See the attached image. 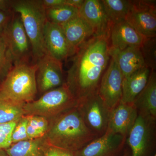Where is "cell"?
I'll return each instance as SVG.
<instances>
[{
    "label": "cell",
    "instance_id": "cell-1",
    "mask_svg": "<svg viewBox=\"0 0 156 156\" xmlns=\"http://www.w3.org/2000/svg\"><path fill=\"white\" fill-rule=\"evenodd\" d=\"M109 42L107 37L93 36L73 56L65 83L78 102L98 92L110 57Z\"/></svg>",
    "mask_w": 156,
    "mask_h": 156
},
{
    "label": "cell",
    "instance_id": "cell-2",
    "mask_svg": "<svg viewBox=\"0 0 156 156\" xmlns=\"http://www.w3.org/2000/svg\"><path fill=\"white\" fill-rule=\"evenodd\" d=\"M49 120L45 136L51 146L74 152L97 138L85 124L78 105Z\"/></svg>",
    "mask_w": 156,
    "mask_h": 156
},
{
    "label": "cell",
    "instance_id": "cell-3",
    "mask_svg": "<svg viewBox=\"0 0 156 156\" xmlns=\"http://www.w3.org/2000/svg\"><path fill=\"white\" fill-rule=\"evenodd\" d=\"M11 9L20 17L30 42L32 62L36 64L47 53L44 42V31L47 21L46 9L41 0L12 1Z\"/></svg>",
    "mask_w": 156,
    "mask_h": 156
},
{
    "label": "cell",
    "instance_id": "cell-4",
    "mask_svg": "<svg viewBox=\"0 0 156 156\" xmlns=\"http://www.w3.org/2000/svg\"><path fill=\"white\" fill-rule=\"evenodd\" d=\"M37 69L32 62L14 65L0 84V98L21 105L34 100Z\"/></svg>",
    "mask_w": 156,
    "mask_h": 156
},
{
    "label": "cell",
    "instance_id": "cell-5",
    "mask_svg": "<svg viewBox=\"0 0 156 156\" xmlns=\"http://www.w3.org/2000/svg\"><path fill=\"white\" fill-rule=\"evenodd\" d=\"M78 104L65 83L42 94L39 99L26 104L23 108L24 115L40 116L50 120L76 106Z\"/></svg>",
    "mask_w": 156,
    "mask_h": 156
},
{
    "label": "cell",
    "instance_id": "cell-6",
    "mask_svg": "<svg viewBox=\"0 0 156 156\" xmlns=\"http://www.w3.org/2000/svg\"><path fill=\"white\" fill-rule=\"evenodd\" d=\"M85 124L96 137L102 136L107 129L112 110L104 102L98 92L78 102Z\"/></svg>",
    "mask_w": 156,
    "mask_h": 156
},
{
    "label": "cell",
    "instance_id": "cell-7",
    "mask_svg": "<svg viewBox=\"0 0 156 156\" xmlns=\"http://www.w3.org/2000/svg\"><path fill=\"white\" fill-rule=\"evenodd\" d=\"M5 38L14 65L31 63L32 60L30 42L19 14L14 13L4 32Z\"/></svg>",
    "mask_w": 156,
    "mask_h": 156
},
{
    "label": "cell",
    "instance_id": "cell-8",
    "mask_svg": "<svg viewBox=\"0 0 156 156\" xmlns=\"http://www.w3.org/2000/svg\"><path fill=\"white\" fill-rule=\"evenodd\" d=\"M125 20L145 38L156 37L155 1H132Z\"/></svg>",
    "mask_w": 156,
    "mask_h": 156
},
{
    "label": "cell",
    "instance_id": "cell-9",
    "mask_svg": "<svg viewBox=\"0 0 156 156\" xmlns=\"http://www.w3.org/2000/svg\"><path fill=\"white\" fill-rule=\"evenodd\" d=\"M156 121L138 115L126 139L131 149V156H146L155 142Z\"/></svg>",
    "mask_w": 156,
    "mask_h": 156
},
{
    "label": "cell",
    "instance_id": "cell-10",
    "mask_svg": "<svg viewBox=\"0 0 156 156\" xmlns=\"http://www.w3.org/2000/svg\"><path fill=\"white\" fill-rule=\"evenodd\" d=\"M38 92L43 94L64 85L62 62L49 54H45L36 62Z\"/></svg>",
    "mask_w": 156,
    "mask_h": 156
},
{
    "label": "cell",
    "instance_id": "cell-11",
    "mask_svg": "<svg viewBox=\"0 0 156 156\" xmlns=\"http://www.w3.org/2000/svg\"><path fill=\"white\" fill-rule=\"evenodd\" d=\"M123 76L116 62L111 58L101 80L98 92L105 105L113 109L121 101Z\"/></svg>",
    "mask_w": 156,
    "mask_h": 156
},
{
    "label": "cell",
    "instance_id": "cell-12",
    "mask_svg": "<svg viewBox=\"0 0 156 156\" xmlns=\"http://www.w3.org/2000/svg\"><path fill=\"white\" fill-rule=\"evenodd\" d=\"M126 139L122 135L107 129L103 135L95 138L74 154L75 156H115L123 149Z\"/></svg>",
    "mask_w": 156,
    "mask_h": 156
},
{
    "label": "cell",
    "instance_id": "cell-13",
    "mask_svg": "<svg viewBox=\"0 0 156 156\" xmlns=\"http://www.w3.org/2000/svg\"><path fill=\"white\" fill-rule=\"evenodd\" d=\"M79 14L93 29L94 35L110 38L112 23L98 0H84Z\"/></svg>",
    "mask_w": 156,
    "mask_h": 156
},
{
    "label": "cell",
    "instance_id": "cell-14",
    "mask_svg": "<svg viewBox=\"0 0 156 156\" xmlns=\"http://www.w3.org/2000/svg\"><path fill=\"white\" fill-rule=\"evenodd\" d=\"M44 42L47 53L61 62L75 53L61 26L48 20L44 31Z\"/></svg>",
    "mask_w": 156,
    "mask_h": 156
},
{
    "label": "cell",
    "instance_id": "cell-15",
    "mask_svg": "<svg viewBox=\"0 0 156 156\" xmlns=\"http://www.w3.org/2000/svg\"><path fill=\"white\" fill-rule=\"evenodd\" d=\"M138 117L133 104L120 101L112 110L107 129L127 138Z\"/></svg>",
    "mask_w": 156,
    "mask_h": 156
},
{
    "label": "cell",
    "instance_id": "cell-16",
    "mask_svg": "<svg viewBox=\"0 0 156 156\" xmlns=\"http://www.w3.org/2000/svg\"><path fill=\"white\" fill-rule=\"evenodd\" d=\"M126 20L112 26L109 41L110 47L123 50L130 47H140L145 40Z\"/></svg>",
    "mask_w": 156,
    "mask_h": 156
},
{
    "label": "cell",
    "instance_id": "cell-17",
    "mask_svg": "<svg viewBox=\"0 0 156 156\" xmlns=\"http://www.w3.org/2000/svg\"><path fill=\"white\" fill-rule=\"evenodd\" d=\"M140 47H133L123 50L110 47V56L116 62L123 78L145 67Z\"/></svg>",
    "mask_w": 156,
    "mask_h": 156
},
{
    "label": "cell",
    "instance_id": "cell-18",
    "mask_svg": "<svg viewBox=\"0 0 156 156\" xmlns=\"http://www.w3.org/2000/svg\"><path fill=\"white\" fill-rule=\"evenodd\" d=\"M139 115L156 119V73L151 70L147 84L133 103Z\"/></svg>",
    "mask_w": 156,
    "mask_h": 156
},
{
    "label": "cell",
    "instance_id": "cell-19",
    "mask_svg": "<svg viewBox=\"0 0 156 156\" xmlns=\"http://www.w3.org/2000/svg\"><path fill=\"white\" fill-rule=\"evenodd\" d=\"M70 46L75 52L85 41L94 36L92 27L79 16L60 25Z\"/></svg>",
    "mask_w": 156,
    "mask_h": 156
},
{
    "label": "cell",
    "instance_id": "cell-20",
    "mask_svg": "<svg viewBox=\"0 0 156 156\" xmlns=\"http://www.w3.org/2000/svg\"><path fill=\"white\" fill-rule=\"evenodd\" d=\"M151 71L149 68L145 66L123 78L122 102L133 104L147 84Z\"/></svg>",
    "mask_w": 156,
    "mask_h": 156
},
{
    "label": "cell",
    "instance_id": "cell-21",
    "mask_svg": "<svg viewBox=\"0 0 156 156\" xmlns=\"http://www.w3.org/2000/svg\"><path fill=\"white\" fill-rule=\"evenodd\" d=\"M49 146L44 136L16 143L5 151L9 156H45Z\"/></svg>",
    "mask_w": 156,
    "mask_h": 156
},
{
    "label": "cell",
    "instance_id": "cell-22",
    "mask_svg": "<svg viewBox=\"0 0 156 156\" xmlns=\"http://www.w3.org/2000/svg\"><path fill=\"white\" fill-rule=\"evenodd\" d=\"M100 2L112 24L125 20L132 6V1L101 0Z\"/></svg>",
    "mask_w": 156,
    "mask_h": 156
},
{
    "label": "cell",
    "instance_id": "cell-23",
    "mask_svg": "<svg viewBox=\"0 0 156 156\" xmlns=\"http://www.w3.org/2000/svg\"><path fill=\"white\" fill-rule=\"evenodd\" d=\"M46 15L48 21L60 25L79 16V9L64 5L46 9Z\"/></svg>",
    "mask_w": 156,
    "mask_h": 156
},
{
    "label": "cell",
    "instance_id": "cell-24",
    "mask_svg": "<svg viewBox=\"0 0 156 156\" xmlns=\"http://www.w3.org/2000/svg\"><path fill=\"white\" fill-rule=\"evenodd\" d=\"M23 106L0 98V124L19 120L24 116Z\"/></svg>",
    "mask_w": 156,
    "mask_h": 156
},
{
    "label": "cell",
    "instance_id": "cell-25",
    "mask_svg": "<svg viewBox=\"0 0 156 156\" xmlns=\"http://www.w3.org/2000/svg\"><path fill=\"white\" fill-rule=\"evenodd\" d=\"M28 118L27 135L28 140L37 139L45 136L49 129L50 120L38 115H25Z\"/></svg>",
    "mask_w": 156,
    "mask_h": 156
},
{
    "label": "cell",
    "instance_id": "cell-26",
    "mask_svg": "<svg viewBox=\"0 0 156 156\" xmlns=\"http://www.w3.org/2000/svg\"><path fill=\"white\" fill-rule=\"evenodd\" d=\"M14 66V62L3 34H0V84Z\"/></svg>",
    "mask_w": 156,
    "mask_h": 156
},
{
    "label": "cell",
    "instance_id": "cell-27",
    "mask_svg": "<svg viewBox=\"0 0 156 156\" xmlns=\"http://www.w3.org/2000/svg\"><path fill=\"white\" fill-rule=\"evenodd\" d=\"M156 37L146 38L141 47L145 66L151 70L156 69Z\"/></svg>",
    "mask_w": 156,
    "mask_h": 156
},
{
    "label": "cell",
    "instance_id": "cell-28",
    "mask_svg": "<svg viewBox=\"0 0 156 156\" xmlns=\"http://www.w3.org/2000/svg\"><path fill=\"white\" fill-rule=\"evenodd\" d=\"M27 116H23L18 120L11 135L12 144L28 140L27 135Z\"/></svg>",
    "mask_w": 156,
    "mask_h": 156
},
{
    "label": "cell",
    "instance_id": "cell-29",
    "mask_svg": "<svg viewBox=\"0 0 156 156\" xmlns=\"http://www.w3.org/2000/svg\"><path fill=\"white\" fill-rule=\"evenodd\" d=\"M18 120L0 124V149H7L12 145L11 135Z\"/></svg>",
    "mask_w": 156,
    "mask_h": 156
},
{
    "label": "cell",
    "instance_id": "cell-30",
    "mask_svg": "<svg viewBox=\"0 0 156 156\" xmlns=\"http://www.w3.org/2000/svg\"><path fill=\"white\" fill-rule=\"evenodd\" d=\"M11 9H0V34H2L13 17Z\"/></svg>",
    "mask_w": 156,
    "mask_h": 156
},
{
    "label": "cell",
    "instance_id": "cell-31",
    "mask_svg": "<svg viewBox=\"0 0 156 156\" xmlns=\"http://www.w3.org/2000/svg\"><path fill=\"white\" fill-rule=\"evenodd\" d=\"M45 156H75L74 152L49 145Z\"/></svg>",
    "mask_w": 156,
    "mask_h": 156
},
{
    "label": "cell",
    "instance_id": "cell-32",
    "mask_svg": "<svg viewBox=\"0 0 156 156\" xmlns=\"http://www.w3.org/2000/svg\"><path fill=\"white\" fill-rule=\"evenodd\" d=\"M41 2L45 9H53L66 5L65 0H41Z\"/></svg>",
    "mask_w": 156,
    "mask_h": 156
},
{
    "label": "cell",
    "instance_id": "cell-33",
    "mask_svg": "<svg viewBox=\"0 0 156 156\" xmlns=\"http://www.w3.org/2000/svg\"><path fill=\"white\" fill-rule=\"evenodd\" d=\"M84 2V0H65V4L79 10Z\"/></svg>",
    "mask_w": 156,
    "mask_h": 156
},
{
    "label": "cell",
    "instance_id": "cell-34",
    "mask_svg": "<svg viewBox=\"0 0 156 156\" xmlns=\"http://www.w3.org/2000/svg\"><path fill=\"white\" fill-rule=\"evenodd\" d=\"M12 1L0 0V9H11Z\"/></svg>",
    "mask_w": 156,
    "mask_h": 156
},
{
    "label": "cell",
    "instance_id": "cell-35",
    "mask_svg": "<svg viewBox=\"0 0 156 156\" xmlns=\"http://www.w3.org/2000/svg\"><path fill=\"white\" fill-rule=\"evenodd\" d=\"M0 156H9L5 150L0 149Z\"/></svg>",
    "mask_w": 156,
    "mask_h": 156
},
{
    "label": "cell",
    "instance_id": "cell-36",
    "mask_svg": "<svg viewBox=\"0 0 156 156\" xmlns=\"http://www.w3.org/2000/svg\"><path fill=\"white\" fill-rule=\"evenodd\" d=\"M122 156H130V155H129V154L126 153V154H124V155H123Z\"/></svg>",
    "mask_w": 156,
    "mask_h": 156
},
{
    "label": "cell",
    "instance_id": "cell-37",
    "mask_svg": "<svg viewBox=\"0 0 156 156\" xmlns=\"http://www.w3.org/2000/svg\"><path fill=\"white\" fill-rule=\"evenodd\" d=\"M154 156H156V155H154Z\"/></svg>",
    "mask_w": 156,
    "mask_h": 156
}]
</instances>
